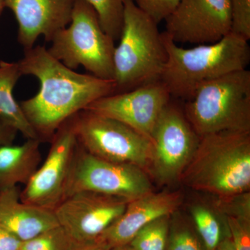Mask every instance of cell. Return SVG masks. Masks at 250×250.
I'll return each instance as SVG.
<instances>
[{
	"label": "cell",
	"instance_id": "1",
	"mask_svg": "<svg viewBox=\"0 0 250 250\" xmlns=\"http://www.w3.org/2000/svg\"><path fill=\"white\" fill-rule=\"evenodd\" d=\"M18 64L22 75L35 77L40 83L36 95L20 104L41 142L50 141L69 118L115 91L113 81L78 73L52 57L44 46L24 49Z\"/></svg>",
	"mask_w": 250,
	"mask_h": 250
},
{
	"label": "cell",
	"instance_id": "2",
	"mask_svg": "<svg viewBox=\"0 0 250 250\" xmlns=\"http://www.w3.org/2000/svg\"><path fill=\"white\" fill-rule=\"evenodd\" d=\"M180 180L218 199L249 192L250 132L221 131L200 137Z\"/></svg>",
	"mask_w": 250,
	"mask_h": 250
},
{
	"label": "cell",
	"instance_id": "3",
	"mask_svg": "<svg viewBox=\"0 0 250 250\" xmlns=\"http://www.w3.org/2000/svg\"><path fill=\"white\" fill-rule=\"evenodd\" d=\"M162 34L167 60L161 81L174 98L190 100L201 85L249 65L248 41L232 32L214 43L188 49Z\"/></svg>",
	"mask_w": 250,
	"mask_h": 250
},
{
	"label": "cell",
	"instance_id": "4",
	"mask_svg": "<svg viewBox=\"0 0 250 250\" xmlns=\"http://www.w3.org/2000/svg\"><path fill=\"white\" fill-rule=\"evenodd\" d=\"M158 25L134 0H125L123 29L113 54V93L161 80L167 54Z\"/></svg>",
	"mask_w": 250,
	"mask_h": 250
},
{
	"label": "cell",
	"instance_id": "5",
	"mask_svg": "<svg viewBox=\"0 0 250 250\" xmlns=\"http://www.w3.org/2000/svg\"><path fill=\"white\" fill-rule=\"evenodd\" d=\"M184 114L200 137L221 131L250 132V71L231 72L201 85Z\"/></svg>",
	"mask_w": 250,
	"mask_h": 250
},
{
	"label": "cell",
	"instance_id": "6",
	"mask_svg": "<svg viewBox=\"0 0 250 250\" xmlns=\"http://www.w3.org/2000/svg\"><path fill=\"white\" fill-rule=\"evenodd\" d=\"M50 42L49 53L65 66L72 70L82 66L90 75L113 81L115 41L85 0H75L70 24L57 31Z\"/></svg>",
	"mask_w": 250,
	"mask_h": 250
},
{
	"label": "cell",
	"instance_id": "7",
	"mask_svg": "<svg viewBox=\"0 0 250 250\" xmlns=\"http://www.w3.org/2000/svg\"><path fill=\"white\" fill-rule=\"evenodd\" d=\"M77 143L92 155L150 171L152 142L116 120L83 110L74 116Z\"/></svg>",
	"mask_w": 250,
	"mask_h": 250
},
{
	"label": "cell",
	"instance_id": "8",
	"mask_svg": "<svg viewBox=\"0 0 250 250\" xmlns=\"http://www.w3.org/2000/svg\"><path fill=\"white\" fill-rule=\"evenodd\" d=\"M80 191L133 200L153 190L147 172L143 169L131 164L100 159L86 152L77 143L65 197Z\"/></svg>",
	"mask_w": 250,
	"mask_h": 250
},
{
	"label": "cell",
	"instance_id": "9",
	"mask_svg": "<svg viewBox=\"0 0 250 250\" xmlns=\"http://www.w3.org/2000/svg\"><path fill=\"white\" fill-rule=\"evenodd\" d=\"M47 159L21 191V201L53 210L65 199L69 176L76 153L74 116L57 129L50 141Z\"/></svg>",
	"mask_w": 250,
	"mask_h": 250
},
{
	"label": "cell",
	"instance_id": "10",
	"mask_svg": "<svg viewBox=\"0 0 250 250\" xmlns=\"http://www.w3.org/2000/svg\"><path fill=\"white\" fill-rule=\"evenodd\" d=\"M151 140L149 172L162 184L179 180L200 141L184 111L170 101L161 115Z\"/></svg>",
	"mask_w": 250,
	"mask_h": 250
},
{
	"label": "cell",
	"instance_id": "11",
	"mask_svg": "<svg viewBox=\"0 0 250 250\" xmlns=\"http://www.w3.org/2000/svg\"><path fill=\"white\" fill-rule=\"evenodd\" d=\"M131 200L98 192L68 195L54 210L59 227L71 243H95L124 212Z\"/></svg>",
	"mask_w": 250,
	"mask_h": 250
},
{
	"label": "cell",
	"instance_id": "12",
	"mask_svg": "<svg viewBox=\"0 0 250 250\" xmlns=\"http://www.w3.org/2000/svg\"><path fill=\"white\" fill-rule=\"evenodd\" d=\"M171 98L160 80L129 91L103 97L85 110L121 122L151 140L158 121Z\"/></svg>",
	"mask_w": 250,
	"mask_h": 250
},
{
	"label": "cell",
	"instance_id": "13",
	"mask_svg": "<svg viewBox=\"0 0 250 250\" xmlns=\"http://www.w3.org/2000/svg\"><path fill=\"white\" fill-rule=\"evenodd\" d=\"M165 21L176 43H214L231 32L230 0H179Z\"/></svg>",
	"mask_w": 250,
	"mask_h": 250
},
{
	"label": "cell",
	"instance_id": "14",
	"mask_svg": "<svg viewBox=\"0 0 250 250\" xmlns=\"http://www.w3.org/2000/svg\"><path fill=\"white\" fill-rule=\"evenodd\" d=\"M183 197L181 192H152L131 200L121 216L100 236L95 243L104 250L126 246L148 223L177 211Z\"/></svg>",
	"mask_w": 250,
	"mask_h": 250
},
{
	"label": "cell",
	"instance_id": "15",
	"mask_svg": "<svg viewBox=\"0 0 250 250\" xmlns=\"http://www.w3.org/2000/svg\"><path fill=\"white\" fill-rule=\"evenodd\" d=\"M75 0H6L18 23V41L24 49L35 46L39 36L50 42L71 21Z\"/></svg>",
	"mask_w": 250,
	"mask_h": 250
},
{
	"label": "cell",
	"instance_id": "16",
	"mask_svg": "<svg viewBox=\"0 0 250 250\" xmlns=\"http://www.w3.org/2000/svg\"><path fill=\"white\" fill-rule=\"evenodd\" d=\"M17 186L0 190V223L22 242L59 226L53 210L21 201Z\"/></svg>",
	"mask_w": 250,
	"mask_h": 250
},
{
	"label": "cell",
	"instance_id": "17",
	"mask_svg": "<svg viewBox=\"0 0 250 250\" xmlns=\"http://www.w3.org/2000/svg\"><path fill=\"white\" fill-rule=\"evenodd\" d=\"M41 141L27 139L22 144L0 147V190L26 185L39 167Z\"/></svg>",
	"mask_w": 250,
	"mask_h": 250
},
{
	"label": "cell",
	"instance_id": "18",
	"mask_svg": "<svg viewBox=\"0 0 250 250\" xmlns=\"http://www.w3.org/2000/svg\"><path fill=\"white\" fill-rule=\"evenodd\" d=\"M22 75L18 62L0 61V117L26 139L39 140L14 98L15 85Z\"/></svg>",
	"mask_w": 250,
	"mask_h": 250
},
{
	"label": "cell",
	"instance_id": "19",
	"mask_svg": "<svg viewBox=\"0 0 250 250\" xmlns=\"http://www.w3.org/2000/svg\"><path fill=\"white\" fill-rule=\"evenodd\" d=\"M190 210L194 227L207 250H215L223 238L230 236L225 234L220 218L207 206L193 205Z\"/></svg>",
	"mask_w": 250,
	"mask_h": 250
},
{
	"label": "cell",
	"instance_id": "20",
	"mask_svg": "<svg viewBox=\"0 0 250 250\" xmlns=\"http://www.w3.org/2000/svg\"><path fill=\"white\" fill-rule=\"evenodd\" d=\"M170 216L161 217L148 223L126 246L131 250H165Z\"/></svg>",
	"mask_w": 250,
	"mask_h": 250
},
{
	"label": "cell",
	"instance_id": "21",
	"mask_svg": "<svg viewBox=\"0 0 250 250\" xmlns=\"http://www.w3.org/2000/svg\"><path fill=\"white\" fill-rule=\"evenodd\" d=\"M174 213L170 216L165 250H207L195 227Z\"/></svg>",
	"mask_w": 250,
	"mask_h": 250
},
{
	"label": "cell",
	"instance_id": "22",
	"mask_svg": "<svg viewBox=\"0 0 250 250\" xmlns=\"http://www.w3.org/2000/svg\"><path fill=\"white\" fill-rule=\"evenodd\" d=\"M95 9L104 31L119 40L124 18L125 0H85Z\"/></svg>",
	"mask_w": 250,
	"mask_h": 250
},
{
	"label": "cell",
	"instance_id": "23",
	"mask_svg": "<svg viewBox=\"0 0 250 250\" xmlns=\"http://www.w3.org/2000/svg\"><path fill=\"white\" fill-rule=\"evenodd\" d=\"M71 241L61 227L51 229L39 236L22 242L21 250H70Z\"/></svg>",
	"mask_w": 250,
	"mask_h": 250
},
{
	"label": "cell",
	"instance_id": "24",
	"mask_svg": "<svg viewBox=\"0 0 250 250\" xmlns=\"http://www.w3.org/2000/svg\"><path fill=\"white\" fill-rule=\"evenodd\" d=\"M230 7L231 16V32L249 41L250 0H230Z\"/></svg>",
	"mask_w": 250,
	"mask_h": 250
},
{
	"label": "cell",
	"instance_id": "25",
	"mask_svg": "<svg viewBox=\"0 0 250 250\" xmlns=\"http://www.w3.org/2000/svg\"><path fill=\"white\" fill-rule=\"evenodd\" d=\"M236 250H250V218L225 215Z\"/></svg>",
	"mask_w": 250,
	"mask_h": 250
},
{
	"label": "cell",
	"instance_id": "26",
	"mask_svg": "<svg viewBox=\"0 0 250 250\" xmlns=\"http://www.w3.org/2000/svg\"><path fill=\"white\" fill-rule=\"evenodd\" d=\"M179 0H135L140 9L158 24L165 21L175 9Z\"/></svg>",
	"mask_w": 250,
	"mask_h": 250
},
{
	"label": "cell",
	"instance_id": "27",
	"mask_svg": "<svg viewBox=\"0 0 250 250\" xmlns=\"http://www.w3.org/2000/svg\"><path fill=\"white\" fill-rule=\"evenodd\" d=\"M22 242L0 223V250H21Z\"/></svg>",
	"mask_w": 250,
	"mask_h": 250
},
{
	"label": "cell",
	"instance_id": "28",
	"mask_svg": "<svg viewBox=\"0 0 250 250\" xmlns=\"http://www.w3.org/2000/svg\"><path fill=\"white\" fill-rule=\"evenodd\" d=\"M18 131L0 117V147L13 144Z\"/></svg>",
	"mask_w": 250,
	"mask_h": 250
},
{
	"label": "cell",
	"instance_id": "29",
	"mask_svg": "<svg viewBox=\"0 0 250 250\" xmlns=\"http://www.w3.org/2000/svg\"><path fill=\"white\" fill-rule=\"evenodd\" d=\"M70 250H104L95 243H71Z\"/></svg>",
	"mask_w": 250,
	"mask_h": 250
},
{
	"label": "cell",
	"instance_id": "30",
	"mask_svg": "<svg viewBox=\"0 0 250 250\" xmlns=\"http://www.w3.org/2000/svg\"><path fill=\"white\" fill-rule=\"evenodd\" d=\"M215 250H236L231 236L225 237L219 243Z\"/></svg>",
	"mask_w": 250,
	"mask_h": 250
},
{
	"label": "cell",
	"instance_id": "31",
	"mask_svg": "<svg viewBox=\"0 0 250 250\" xmlns=\"http://www.w3.org/2000/svg\"><path fill=\"white\" fill-rule=\"evenodd\" d=\"M5 8H6V0H0V17Z\"/></svg>",
	"mask_w": 250,
	"mask_h": 250
},
{
	"label": "cell",
	"instance_id": "32",
	"mask_svg": "<svg viewBox=\"0 0 250 250\" xmlns=\"http://www.w3.org/2000/svg\"><path fill=\"white\" fill-rule=\"evenodd\" d=\"M110 250H131L127 246L117 247V248H113Z\"/></svg>",
	"mask_w": 250,
	"mask_h": 250
},
{
	"label": "cell",
	"instance_id": "33",
	"mask_svg": "<svg viewBox=\"0 0 250 250\" xmlns=\"http://www.w3.org/2000/svg\"><path fill=\"white\" fill-rule=\"evenodd\" d=\"M134 1H135V0H134Z\"/></svg>",
	"mask_w": 250,
	"mask_h": 250
}]
</instances>
